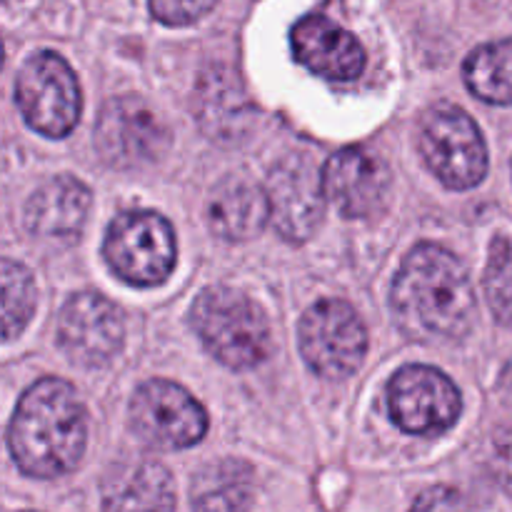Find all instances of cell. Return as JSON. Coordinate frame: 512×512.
I'll use <instances>...</instances> for the list:
<instances>
[{
    "instance_id": "cell-7",
    "label": "cell",
    "mask_w": 512,
    "mask_h": 512,
    "mask_svg": "<svg viewBox=\"0 0 512 512\" xmlns=\"http://www.w3.org/2000/svg\"><path fill=\"white\" fill-rule=\"evenodd\" d=\"M368 350L363 320L343 300H320L300 320V353L328 380L350 378Z\"/></svg>"
},
{
    "instance_id": "cell-19",
    "label": "cell",
    "mask_w": 512,
    "mask_h": 512,
    "mask_svg": "<svg viewBox=\"0 0 512 512\" xmlns=\"http://www.w3.org/2000/svg\"><path fill=\"white\" fill-rule=\"evenodd\" d=\"M255 475L240 460H215L198 470L190 488L195 512H245L253 503Z\"/></svg>"
},
{
    "instance_id": "cell-24",
    "label": "cell",
    "mask_w": 512,
    "mask_h": 512,
    "mask_svg": "<svg viewBox=\"0 0 512 512\" xmlns=\"http://www.w3.org/2000/svg\"><path fill=\"white\" fill-rule=\"evenodd\" d=\"M410 512H470L463 495L453 488H430L415 500Z\"/></svg>"
},
{
    "instance_id": "cell-3",
    "label": "cell",
    "mask_w": 512,
    "mask_h": 512,
    "mask_svg": "<svg viewBox=\"0 0 512 512\" xmlns=\"http://www.w3.org/2000/svg\"><path fill=\"white\" fill-rule=\"evenodd\" d=\"M193 328L215 360L233 370H248L270 353V325L258 303L233 288L215 285L193 305Z\"/></svg>"
},
{
    "instance_id": "cell-21",
    "label": "cell",
    "mask_w": 512,
    "mask_h": 512,
    "mask_svg": "<svg viewBox=\"0 0 512 512\" xmlns=\"http://www.w3.org/2000/svg\"><path fill=\"white\" fill-rule=\"evenodd\" d=\"M3 335L13 340L23 333L35 313V280L25 265L15 260H3Z\"/></svg>"
},
{
    "instance_id": "cell-4",
    "label": "cell",
    "mask_w": 512,
    "mask_h": 512,
    "mask_svg": "<svg viewBox=\"0 0 512 512\" xmlns=\"http://www.w3.org/2000/svg\"><path fill=\"white\" fill-rule=\"evenodd\" d=\"M103 255L125 283L150 288L173 273L178 248L168 220L153 210H128L110 223Z\"/></svg>"
},
{
    "instance_id": "cell-15",
    "label": "cell",
    "mask_w": 512,
    "mask_h": 512,
    "mask_svg": "<svg viewBox=\"0 0 512 512\" xmlns=\"http://www.w3.org/2000/svg\"><path fill=\"white\" fill-rule=\"evenodd\" d=\"M90 190L70 175L48 180L28 200L25 223L40 240L73 243L90 213Z\"/></svg>"
},
{
    "instance_id": "cell-17",
    "label": "cell",
    "mask_w": 512,
    "mask_h": 512,
    "mask_svg": "<svg viewBox=\"0 0 512 512\" xmlns=\"http://www.w3.org/2000/svg\"><path fill=\"white\" fill-rule=\"evenodd\" d=\"M198 123L205 133L220 143H238L253 128V105L243 93V85L218 70L205 75L198 85V103H195Z\"/></svg>"
},
{
    "instance_id": "cell-23",
    "label": "cell",
    "mask_w": 512,
    "mask_h": 512,
    "mask_svg": "<svg viewBox=\"0 0 512 512\" xmlns=\"http://www.w3.org/2000/svg\"><path fill=\"white\" fill-rule=\"evenodd\" d=\"M150 13L165 25H190L208 15L218 0H148Z\"/></svg>"
},
{
    "instance_id": "cell-20",
    "label": "cell",
    "mask_w": 512,
    "mask_h": 512,
    "mask_svg": "<svg viewBox=\"0 0 512 512\" xmlns=\"http://www.w3.org/2000/svg\"><path fill=\"white\" fill-rule=\"evenodd\" d=\"M465 83L485 103L512 105V38L473 50L465 60Z\"/></svg>"
},
{
    "instance_id": "cell-8",
    "label": "cell",
    "mask_w": 512,
    "mask_h": 512,
    "mask_svg": "<svg viewBox=\"0 0 512 512\" xmlns=\"http://www.w3.org/2000/svg\"><path fill=\"white\" fill-rule=\"evenodd\" d=\"M130 425L150 448L180 450L203 440L208 415L185 388L168 380H150L130 400Z\"/></svg>"
},
{
    "instance_id": "cell-12",
    "label": "cell",
    "mask_w": 512,
    "mask_h": 512,
    "mask_svg": "<svg viewBox=\"0 0 512 512\" xmlns=\"http://www.w3.org/2000/svg\"><path fill=\"white\" fill-rule=\"evenodd\" d=\"M323 198V178L308 155H288L270 170V220L285 240L303 243L318 230Z\"/></svg>"
},
{
    "instance_id": "cell-11",
    "label": "cell",
    "mask_w": 512,
    "mask_h": 512,
    "mask_svg": "<svg viewBox=\"0 0 512 512\" xmlns=\"http://www.w3.org/2000/svg\"><path fill=\"white\" fill-rule=\"evenodd\" d=\"M123 313L98 293H78L60 310L58 343L80 368H103L123 345Z\"/></svg>"
},
{
    "instance_id": "cell-13",
    "label": "cell",
    "mask_w": 512,
    "mask_h": 512,
    "mask_svg": "<svg viewBox=\"0 0 512 512\" xmlns=\"http://www.w3.org/2000/svg\"><path fill=\"white\" fill-rule=\"evenodd\" d=\"M323 185L325 195L345 218H373L388 203L393 175L380 155L348 148L328 160Z\"/></svg>"
},
{
    "instance_id": "cell-16",
    "label": "cell",
    "mask_w": 512,
    "mask_h": 512,
    "mask_svg": "<svg viewBox=\"0 0 512 512\" xmlns=\"http://www.w3.org/2000/svg\"><path fill=\"white\" fill-rule=\"evenodd\" d=\"M103 512H175V485L153 460L120 465L103 488Z\"/></svg>"
},
{
    "instance_id": "cell-10",
    "label": "cell",
    "mask_w": 512,
    "mask_h": 512,
    "mask_svg": "<svg viewBox=\"0 0 512 512\" xmlns=\"http://www.w3.org/2000/svg\"><path fill=\"white\" fill-rule=\"evenodd\" d=\"M388 408L405 433L440 435L460 418V393L440 370L408 365L390 380Z\"/></svg>"
},
{
    "instance_id": "cell-1",
    "label": "cell",
    "mask_w": 512,
    "mask_h": 512,
    "mask_svg": "<svg viewBox=\"0 0 512 512\" xmlns=\"http://www.w3.org/2000/svg\"><path fill=\"white\" fill-rule=\"evenodd\" d=\"M390 305L403 333L423 343L463 338L475 318L468 270L450 250L430 243L405 258Z\"/></svg>"
},
{
    "instance_id": "cell-5",
    "label": "cell",
    "mask_w": 512,
    "mask_h": 512,
    "mask_svg": "<svg viewBox=\"0 0 512 512\" xmlns=\"http://www.w3.org/2000/svg\"><path fill=\"white\" fill-rule=\"evenodd\" d=\"M420 153L440 183L468 190L488 173V148L478 125L455 105H435L420 123Z\"/></svg>"
},
{
    "instance_id": "cell-2",
    "label": "cell",
    "mask_w": 512,
    "mask_h": 512,
    "mask_svg": "<svg viewBox=\"0 0 512 512\" xmlns=\"http://www.w3.org/2000/svg\"><path fill=\"white\" fill-rule=\"evenodd\" d=\"M85 410L68 383L43 378L25 390L10 423L8 443L15 463L30 478L70 473L85 453Z\"/></svg>"
},
{
    "instance_id": "cell-22",
    "label": "cell",
    "mask_w": 512,
    "mask_h": 512,
    "mask_svg": "<svg viewBox=\"0 0 512 512\" xmlns=\"http://www.w3.org/2000/svg\"><path fill=\"white\" fill-rule=\"evenodd\" d=\"M485 295L490 310L503 325L512 328V243L495 240L490 248L488 270H485Z\"/></svg>"
},
{
    "instance_id": "cell-9",
    "label": "cell",
    "mask_w": 512,
    "mask_h": 512,
    "mask_svg": "<svg viewBox=\"0 0 512 512\" xmlns=\"http://www.w3.org/2000/svg\"><path fill=\"white\" fill-rule=\"evenodd\" d=\"M170 133L160 115L138 98H115L95 125V148L113 168H140L165 153Z\"/></svg>"
},
{
    "instance_id": "cell-14",
    "label": "cell",
    "mask_w": 512,
    "mask_h": 512,
    "mask_svg": "<svg viewBox=\"0 0 512 512\" xmlns=\"http://www.w3.org/2000/svg\"><path fill=\"white\" fill-rule=\"evenodd\" d=\"M290 45L310 73L328 80H355L365 68V50L353 33L325 15H305L290 33Z\"/></svg>"
},
{
    "instance_id": "cell-6",
    "label": "cell",
    "mask_w": 512,
    "mask_h": 512,
    "mask_svg": "<svg viewBox=\"0 0 512 512\" xmlns=\"http://www.w3.org/2000/svg\"><path fill=\"white\" fill-rule=\"evenodd\" d=\"M15 98L28 125L48 138H63L80 118V88L60 55L35 53L15 80Z\"/></svg>"
},
{
    "instance_id": "cell-18",
    "label": "cell",
    "mask_w": 512,
    "mask_h": 512,
    "mask_svg": "<svg viewBox=\"0 0 512 512\" xmlns=\"http://www.w3.org/2000/svg\"><path fill=\"white\" fill-rule=\"evenodd\" d=\"M270 218L268 193L245 178H228L208 200V223L225 240H250Z\"/></svg>"
}]
</instances>
